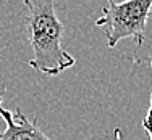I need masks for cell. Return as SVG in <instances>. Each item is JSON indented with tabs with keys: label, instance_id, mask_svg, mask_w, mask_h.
<instances>
[{
	"label": "cell",
	"instance_id": "1",
	"mask_svg": "<svg viewBox=\"0 0 152 140\" xmlns=\"http://www.w3.org/2000/svg\"><path fill=\"white\" fill-rule=\"evenodd\" d=\"M26 6V35L32 48L29 66L45 76H57L75 66L76 60L61 45L63 23L55 12V0H23Z\"/></svg>",
	"mask_w": 152,
	"mask_h": 140
},
{
	"label": "cell",
	"instance_id": "5",
	"mask_svg": "<svg viewBox=\"0 0 152 140\" xmlns=\"http://www.w3.org/2000/svg\"><path fill=\"white\" fill-rule=\"evenodd\" d=\"M0 105H2V95H0Z\"/></svg>",
	"mask_w": 152,
	"mask_h": 140
},
{
	"label": "cell",
	"instance_id": "3",
	"mask_svg": "<svg viewBox=\"0 0 152 140\" xmlns=\"http://www.w3.org/2000/svg\"><path fill=\"white\" fill-rule=\"evenodd\" d=\"M0 116L5 121V131L0 132V140H52L21 110L8 111L0 105Z\"/></svg>",
	"mask_w": 152,
	"mask_h": 140
},
{
	"label": "cell",
	"instance_id": "2",
	"mask_svg": "<svg viewBox=\"0 0 152 140\" xmlns=\"http://www.w3.org/2000/svg\"><path fill=\"white\" fill-rule=\"evenodd\" d=\"M152 15V0H105L102 16L96 26L102 27L107 45L113 48L123 39H134L136 45L144 44L147 19Z\"/></svg>",
	"mask_w": 152,
	"mask_h": 140
},
{
	"label": "cell",
	"instance_id": "4",
	"mask_svg": "<svg viewBox=\"0 0 152 140\" xmlns=\"http://www.w3.org/2000/svg\"><path fill=\"white\" fill-rule=\"evenodd\" d=\"M151 68H152V56L149 60ZM142 127L146 129V132L149 134V139L152 140V87H151V102H149V111H147L146 118L142 119Z\"/></svg>",
	"mask_w": 152,
	"mask_h": 140
}]
</instances>
